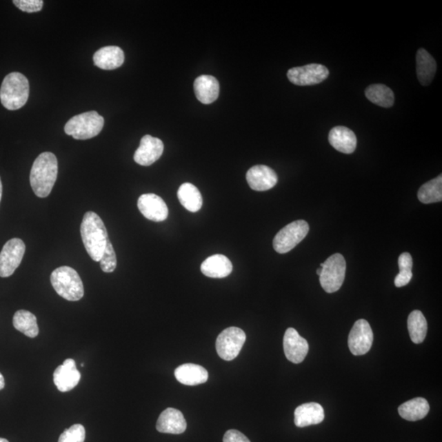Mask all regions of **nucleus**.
<instances>
[{
	"mask_svg": "<svg viewBox=\"0 0 442 442\" xmlns=\"http://www.w3.org/2000/svg\"><path fill=\"white\" fill-rule=\"evenodd\" d=\"M58 177V160L54 153H41L34 160L30 170V182L39 198H46L50 194Z\"/></svg>",
	"mask_w": 442,
	"mask_h": 442,
	"instance_id": "nucleus-1",
	"label": "nucleus"
},
{
	"mask_svg": "<svg viewBox=\"0 0 442 442\" xmlns=\"http://www.w3.org/2000/svg\"><path fill=\"white\" fill-rule=\"evenodd\" d=\"M81 234L83 243L92 260L99 262L109 240L102 219L95 212H86L81 223Z\"/></svg>",
	"mask_w": 442,
	"mask_h": 442,
	"instance_id": "nucleus-2",
	"label": "nucleus"
},
{
	"mask_svg": "<svg viewBox=\"0 0 442 442\" xmlns=\"http://www.w3.org/2000/svg\"><path fill=\"white\" fill-rule=\"evenodd\" d=\"M29 93L28 78L19 72H12L3 79L0 88V101L8 110H19L28 102Z\"/></svg>",
	"mask_w": 442,
	"mask_h": 442,
	"instance_id": "nucleus-3",
	"label": "nucleus"
},
{
	"mask_svg": "<svg viewBox=\"0 0 442 442\" xmlns=\"http://www.w3.org/2000/svg\"><path fill=\"white\" fill-rule=\"evenodd\" d=\"M50 281L56 292L66 300L77 301L84 297L82 280L72 267L61 266L52 271Z\"/></svg>",
	"mask_w": 442,
	"mask_h": 442,
	"instance_id": "nucleus-4",
	"label": "nucleus"
},
{
	"mask_svg": "<svg viewBox=\"0 0 442 442\" xmlns=\"http://www.w3.org/2000/svg\"><path fill=\"white\" fill-rule=\"evenodd\" d=\"M104 119L97 112L79 114L70 119L65 125V133L74 139L86 140L97 137L103 130Z\"/></svg>",
	"mask_w": 442,
	"mask_h": 442,
	"instance_id": "nucleus-5",
	"label": "nucleus"
},
{
	"mask_svg": "<svg viewBox=\"0 0 442 442\" xmlns=\"http://www.w3.org/2000/svg\"><path fill=\"white\" fill-rule=\"evenodd\" d=\"M322 272L319 275V283L323 290L328 293L339 291L343 286L347 263L345 258L339 253H335L321 265Z\"/></svg>",
	"mask_w": 442,
	"mask_h": 442,
	"instance_id": "nucleus-6",
	"label": "nucleus"
},
{
	"mask_svg": "<svg viewBox=\"0 0 442 442\" xmlns=\"http://www.w3.org/2000/svg\"><path fill=\"white\" fill-rule=\"evenodd\" d=\"M309 230L308 223L305 221L299 220L290 223L275 236L273 241L274 250L279 254L292 251L306 237Z\"/></svg>",
	"mask_w": 442,
	"mask_h": 442,
	"instance_id": "nucleus-7",
	"label": "nucleus"
},
{
	"mask_svg": "<svg viewBox=\"0 0 442 442\" xmlns=\"http://www.w3.org/2000/svg\"><path fill=\"white\" fill-rule=\"evenodd\" d=\"M246 334L237 327H230L222 331L217 339V351L222 360L230 361L239 356L242 350Z\"/></svg>",
	"mask_w": 442,
	"mask_h": 442,
	"instance_id": "nucleus-8",
	"label": "nucleus"
},
{
	"mask_svg": "<svg viewBox=\"0 0 442 442\" xmlns=\"http://www.w3.org/2000/svg\"><path fill=\"white\" fill-rule=\"evenodd\" d=\"M26 252V245L20 239H12L4 244L0 252V277L7 278L19 268Z\"/></svg>",
	"mask_w": 442,
	"mask_h": 442,
	"instance_id": "nucleus-9",
	"label": "nucleus"
},
{
	"mask_svg": "<svg viewBox=\"0 0 442 442\" xmlns=\"http://www.w3.org/2000/svg\"><path fill=\"white\" fill-rule=\"evenodd\" d=\"M329 75V70L325 66L317 63L291 68L287 74L288 80L299 86L321 84Z\"/></svg>",
	"mask_w": 442,
	"mask_h": 442,
	"instance_id": "nucleus-10",
	"label": "nucleus"
},
{
	"mask_svg": "<svg viewBox=\"0 0 442 442\" xmlns=\"http://www.w3.org/2000/svg\"><path fill=\"white\" fill-rule=\"evenodd\" d=\"M374 334L369 322L359 319L354 323L348 338L350 351L354 356H363L370 352L373 345Z\"/></svg>",
	"mask_w": 442,
	"mask_h": 442,
	"instance_id": "nucleus-11",
	"label": "nucleus"
},
{
	"mask_svg": "<svg viewBox=\"0 0 442 442\" xmlns=\"http://www.w3.org/2000/svg\"><path fill=\"white\" fill-rule=\"evenodd\" d=\"M283 350L288 361L300 364L308 356L309 344L295 329L290 328L284 334Z\"/></svg>",
	"mask_w": 442,
	"mask_h": 442,
	"instance_id": "nucleus-12",
	"label": "nucleus"
},
{
	"mask_svg": "<svg viewBox=\"0 0 442 442\" xmlns=\"http://www.w3.org/2000/svg\"><path fill=\"white\" fill-rule=\"evenodd\" d=\"M164 144L159 138L145 135L140 141V145L134 152L135 163L143 166L151 165L156 163L163 155Z\"/></svg>",
	"mask_w": 442,
	"mask_h": 442,
	"instance_id": "nucleus-13",
	"label": "nucleus"
},
{
	"mask_svg": "<svg viewBox=\"0 0 442 442\" xmlns=\"http://www.w3.org/2000/svg\"><path fill=\"white\" fill-rule=\"evenodd\" d=\"M139 212L148 220L161 222L168 217V208L161 197L154 194H146L139 197L138 200Z\"/></svg>",
	"mask_w": 442,
	"mask_h": 442,
	"instance_id": "nucleus-14",
	"label": "nucleus"
},
{
	"mask_svg": "<svg viewBox=\"0 0 442 442\" xmlns=\"http://www.w3.org/2000/svg\"><path fill=\"white\" fill-rule=\"evenodd\" d=\"M81 375L77 369L75 361L67 359L62 365L59 366L54 373V382L59 391H72L80 382Z\"/></svg>",
	"mask_w": 442,
	"mask_h": 442,
	"instance_id": "nucleus-15",
	"label": "nucleus"
},
{
	"mask_svg": "<svg viewBox=\"0 0 442 442\" xmlns=\"http://www.w3.org/2000/svg\"><path fill=\"white\" fill-rule=\"evenodd\" d=\"M246 177L249 186L255 191L271 190L278 182L277 174L269 166L264 165L252 166L248 170Z\"/></svg>",
	"mask_w": 442,
	"mask_h": 442,
	"instance_id": "nucleus-16",
	"label": "nucleus"
},
{
	"mask_svg": "<svg viewBox=\"0 0 442 442\" xmlns=\"http://www.w3.org/2000/svg\"><path fill=\"white\" fill-rule=\"evenodd\" d=\"M157 430L170 434H181L185 432L187 423L181 411L168 408L160 414L157 422Z\"/></svg>",
	"mask_w": 442,
	"mask_h": 442,
	"instance_id": "nucleus-17",
	"label": "nucleus"
},
{
	"mask_svg": "<svg viewBox=\"0 0 442 442\" xmlns=\"http://www.w3.org/2000/svg\"><path fill=\"white\" fill-rule=\"evenodd\" d=\"M323 419H325V410L316 402L301 405L295 410L294 423L297 427L317 425L322 423Z\"/></svg>",
	"mask_w": 442,
	"mask_h": 442,
	"instance_id": "nucleus-18",
	"label": "nucleus"
},
{
	"mask_svg": "<svg viewBox=\"0 0 442 442\" xmlns=\"http://www.w3.org/2000/svg\"><path fill=\"white\" fill-rule=\"evenodd\" d=\"M329 141L332 147L345 154H351L356 150L357 139L352 130L345 126H336L330 130Z\"/></svg>",
	"mask_w": 442,
	"mask_h": 442,
	"instance_id": "nucleus-19",
	"label": "nucleus"
},
{
	"mask_svg": "<svg viewBox=\"0 0 442 442\" xmlns=\"http://www.w3.org/2000/svg\"><path fill=\"white\" fill-rule=\"evenodd\" d=\"M194 93L197 99L204 104L215 102L220 94V84L212 76L203 75L194 81Z\"/></svg>",
	"mask_w": 442,
	"mask_h": 442,
	"instance_id": "nucleus-20",
	"label": "nucleus"
},
{
	"mask_svg": "<svg viewBox=\"0 0 442 442\" xmlns=\"http://www.w3.org/2000/svg\"><path fill=\"white\" fill-rule=\"evenodd\" d=\"M233 265L229 258L221 254H217L207 258L201 265L202 273L209 278L223 279L231 274Z\"/></svg>",
	"mask_w": 442,
	"mask_h": 442,
	"instance_id": "nucleus-21",
	"label": "nucleus"
},
{
	"mask_svg": "<svg viewBox=\"0 0 442 442\" xmlns=\"http://www.w3.org/2000/svg\"><path fill=\"white\" fill-rule=\"evenodd\" d=\"M123 50L117 46H107L99 50L94 55L95 66L103 70H114L124 63Z\"/></svg>",
	"mask_w": 442,
	"mask_h": 442,
	"instance_id": "nucleus-22",
	"label": "nucleus"
},
{
	"mask_svg": "<svg viewBox=\"0 0 442 442\" xmlns=\"http://www.w3.org/2000/svg\"><path fill=\"white\" fill-rule=\"evenodd\" d=\"M174 377L178 382L187 386H197L208 380L209 374L203 366L195 364H185L174 370Z\"/></svg>",
	"mask_w": 442,
	"mask_h": 442,
	"instance_id": "nucleus-23",
	"label": "nucleus"
},
{
	"mask_svg": "<svg viewBox=\"0 0 442 442\" xmlns=\"http://www.w3.org/2000/svg\"><path fill=\"white\" fill-rule=\"evenodd\" d=\"M417 77L420 84L427 86L432 81L436 72V63L426 50L419 49L416 54Z\"/></svg>",
	"mask_w": 442,
	"mask_h": 442,
	"instance_id": "nucleus-24",
	"label": "nucleus"
},
{
	"mask_svg": "<svg viewBox=\"0 0 442 442\" xmlns=\"http://www.w3.org/2000/svg\"><path fill=\"white\" fill-rule=\"evenodd\" d=\"M430 406L426 399L422 397L406 401L398 408V413L407 421H418L425 418L430 412Z\"/></svg>",
	"mask_w": 442,
	"mask_h": 442,
	"instance_id": "nucleus-25",
	"label": "nucleus"
},
{
	"mask_svg": "<svg viewBox=\"0 0 442 442\" xmlns=\"http://www.w3.org/2000/svg\"><path fill=\"white\" fill-rule=\"evenodd\" d=\"M178 199L183 208L190 212H199L203 207V197L198 188L190 183H185L179 187Z\"/></svg>",
	"mask_w": 442,
	"mask_h": 442,
	"instance_id": "nucleus-26",
	"label": "nucleus"
},
{
	"mask_svg": "<svg viewBox=\"0 0 442 442\" xmlns=\"http://www.w3.org/2000/svg\"><path fill=\"white\" fill-rule=\"evenodd\" d=\"M12 323L17 330L23 332L30 339L36 338L39 334L37 319L28 310H20L17 312L13 317Z\"/></svg>",
	"mask_w": 442,
	"mask_h": 442,
	"instance_id": "nucleus-27",
	"label": "nucleus"
},
{
	"mask_svg": "<svg viewBox=\"0 0 442 442\" xmlns=\"http://www.w3.org/2000/svg\"><path fill=\"white\" fill-rule=\"evenodd\" d=\"M365 96L371 103L385 108L392 107L395 99L393 91L382 84H374L368 87Z\"/></svg>",
	"mask_w": 442,
	"mask_h": 442,
	"instance_id": "nucleus-28",
	"label": "nucleus"
},
{
	"mask_svg": "<svg viewBox=\"0 0 442 442\" xmlns=\"http://www.w3.org/2000/svg\"><path fill=\"white\" fill-rule=\"evenodd\" d=\"M408 330L411 341L415 344L422 343L428 332V323L420 310H414L408 317Z\"/></svg>",
	"mask_w": 442,
	"mask_h": 442,
	"instance_id": "nucleus-29",
	"label": "nucleus"
},
{
	"mask_svg": "<svg viewBox=\"0 0 442 442\" xmlns=\"http://www.w3.org/2000/svg\"><path fill=\"white\" fill-rule=\"evenodd\" d=\"M418 199L422 203L430 204L441 202L442 177L440 174L432 181L424 183L418 192Z\"/></svg>",
	"mask_w": 442,
	"mask_h": 442,
	"instance_id": "nucleus-30",
	"label": "nucleus"
},
{
	"mask_svg": "<svg viewBox=\"0 0 442 442\" xmlns=\"http://www.w3.org/2000/svg\"><path fill=\"white\" fill-rule=\"evenodd\" d=\"M400 272L395 278V285L401 288L407 285L413 277V259L409 252L402 253L398 259Z\"/></svg>",
	"mask_w": 442,
	"mask_h": 442,
	"instance_id": "nucleus-31",
	"label": "nucleus"
},
{
	"mask_svg": "<svg viewBox=\"0 0 442 442\" xmlns=\"http://www.w3.org/2000/svg\"><path fill=\"white\" fill-rule=\"evenodd\" d=\"M100 267L105 273H112L117 268V261L115 250L110 240H108L103 255L100 260Z\"/></svg>",
	"mask_w": 442,
	"mask_h": 442,
	"instance_id": "nucleus-32",
	"label": "nucleus"
},
{
	"mask_svg": "<svg viewBox=\"0 0 442 442\" xmlns=\"http://www.w3.org/2000/svg\"><path fill=\"white\" fill-rule=\"evenodd\" d=\"M86 430L81 424H74L66 430L59 437V442H84Z\"/></svg>",
	"mask_w": 442,
	"mask_h": 442,
	"instance_id": "nucleus-33",
	"label": "nucleus"
},
{
	"mask_svg": "<svg viewBox=\"0 0 442 442\" xmlns=\"http://www.w3.org/2000/svg\"><path fill=\"white\" fill-rule=\"evenodd\" d=\"M20 10L26 12H37L42 10V0H14L12 2Z\"/></svg>",
	"mask_w": 442,
	"mask_h": 442,
	"instance_id": "nucleus-34",
	"label": "nucleus"
},
{
	"mask_svg": "<svg viewBox=\"0 0 442 442\" xmlns=\"http://www.w3.org/2000/svg\"><path fill=\"white\" fill-rule=\"evenodd\" d=\"M223 442H251L246 436L237 430L227 431L223 439Z\"/></svg>",
	"mask_w": 442,
	"mask_h": 442,
	"instance_id": "nucleus-35",
	"label": "nucleus"
},
{
	"mask_svg": "<svg viewBox=\"0 0 442 442\" xmlns=\"http://www.w3.org/2000/svg\"><path fill=\"white\" fill-rule=\"evenodd\" d=\"M4 385H6V383H4L3 376L0 373V390L4 388Z\"/></svg>",
	"mask_w": 442,
	"mask_h": 442,
	"instance_id": "nucleus-36",
	"label": "nucleus"
},
{
	"mask_svg": "<svg viewBox=\"0 0 442 442\" xmlns=\"http://www.w3.org/2000/svg\"><path fill=\"white\" fill-rule=\"evenodd\" d=\"M2 195H3V185H2L1 178H0V202H1Z\"/></svg>",
	"mask_w": 442,
	"mask_h": 442,
	"instance_id": "nucleus-37",
	"label": "nucleus"
},
{
	"mask_svg": "<svg viewBox=\"0 0 442 442\" xmlns=\"http://www.w3.org/2000/svg\"><path fill=\"white\" fill-rule=\"evenodd\" d=\"M321 272H322V268L319 267V268L317 270V273L318 275H321Z\"/></svg>",
	"mask_w": 442,
	"mask_h": 442,
	"instance_id": "nucleus-38",
	"label": "nucleus"
},
{
	"mask_svg": "<svg viewBox=\"0 0 442 442\" xmlns=\"http://www.w3.org/2000/svg\"><path fill=\"white\" fill-rule=\"evenodd\" d=\"M0 442H10V441L4 439H0Z\"/></svg>",
	"mask_w": 442,
	"mask_h": 442,
	"instance_id": "nucleus-39",
	"label": "nucleus"
}]
</instances>
